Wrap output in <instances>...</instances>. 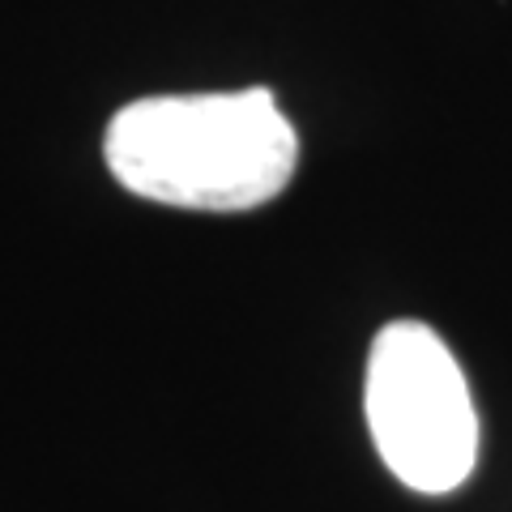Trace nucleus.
I'll list each match as a JSON object with an SVG mask.
<instances>
[{
    "label": "nucleus",
    "mask_w": 512,
    "mask_h": 512,
    "mask_svg": "<svg viewBox=\"0 0 512 512\" xmlns=\"http://www.w3.org/2000/svg\"><path fill=\"white\" fill-rule=\"evenodd\" d=\"M103 158L116 184L197 214H244L295 180L299 133L269 90L158 94L120 107Z\"/></svg>",
    "instance_id": "f257e3e1"
},
{
    "label": "nucleus",
    "mask_w": 512,
    "mask_h": 512,
    "mask_svg": "<svg viewBox=\"0 0 512 512\" xmlns=\"http://www.w3.org/2000/svg\"><path fill=\"white\" fill-rule=\"evenodd\" d=\"M363 406L380 461L410 491L448 495L474 474L478 414L470 384L423 320H393L376 333Z\"/></svg>",
    "instance_id": "f03ea898"
}]
</instances>
